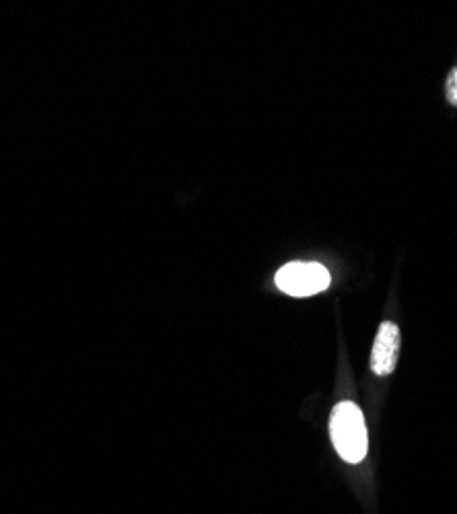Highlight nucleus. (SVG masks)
I'll list each match as a JSON object with an SVG mask.
<instances>
[{
  "label": "nucleus",
  "mask_w": 457,
  "mask_h": 514,
  "mask_svg": "<svg viewBox=\"0 0 457 514\" xmlns=\"http://www.w3.org/2000/svg\"><path fill=\"white\" fill-rule=\"evenodd\" d=\"M330 434L338 455L346 463H361L367 457V426L361 408L353 401H340L332 410Z\"/></svg>",
  "instance_id": "nucleus-1"
},
{
  "label": "nucleus",
  "mask_w": 457,
  "mask_h": 514,
  "mask_svg": "<svg viewBox=\"0 0 457 514\" xmlns=\"http://www.w3.org/2000/svg\"><path fill=\"white\" fill-rule=\"evenodd\" d=\"M445 93H447L449 103L457 107V68H453V70H451V75H449V79H447Z\"/></svg>",
  "instance_id": "nucleus-4"
},
{
  "label": "nucleus",
  "mask_w": 457,
  "mask_h": 514,
  "mask_svg": "<svg viewBox=\"0 0 457 514\" xmlns=\"http://www.w3.org/2000/svg\"><path fill=\"white\" fill-rule=\"evenodd\" d=\"M400 354V327L394 321H383L371 352V371L379 377L392 375Z\"/></svg>",
  "instance_id": "nucleus-3"
},
{
  "label": "nucleus",
  "mask_w": 457,
  "mask_h": 514,
  "mask_svg": "<svg viewBox=\"0 0 457 514\" xmlns=\"http://www.w3.org/2000/svg\"><path fill=\"white\" fill-rule=\"evenodd\" d=\"M276 286L291 297H311L326 290L332 282L330 272L315 262H291L276 274Z\"/></svg>",
  "instance_id": "nucleus-2"
}]
</instances>
